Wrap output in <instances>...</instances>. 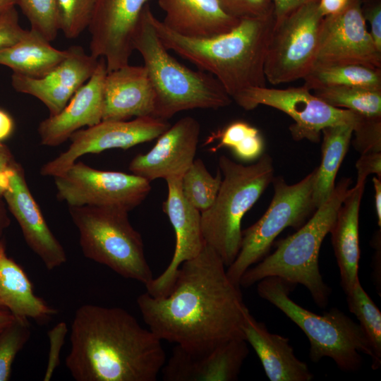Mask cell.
Returning <instances> with one entry per match:
<instances>
[{
	"instance_id": "cell-1",
	"label": "cell",
	"mask_w": 381,
	"mask_h": 381,
	"mask_svg": "<svg viewBox=\"0 0 381 381\" xmlns=\"http://www.w3.org/2000/svg\"><path fill=\"white\" fill-rule=\"evenodd\" d=\"M226 266L208 245L181 264L169 294L154 297L147 291L137 298L149 329L190 351H203L237 337L248 310L240 285L228 277Z\"/></svg>"
},
{
	"instance_id": "cell-2",
	"label": "cell",
	"mask_w": 381,
	"mask_h": 381,
	"mask_svg": "<svg viewBox=\"0 0 381 381\" xmlns=\"http://www.w3.org/2000/svg\"><path fill=\"white\" fill-rule=\"evenodd\" d=\"M66 366L76 381H156L162 340L126 310L85 304L75 311Z\"/></svg>"
},
{
	"instance_id": "cell-3",
	"label": "cell",
	"mask_w": 381,
	"mask_h": 381,
	"mask_svg": "<svg viewBox=\"0 0 381 381\" xmlns=\"http://www.w3.org/2000/svg\"><path fill=\"white\" fill-rule=\"evenodd\" d=\"M152 22L168 50L212 75L231 98L245 89L266 86L264 65L274 15L242 18L230 31L206 38L179 35L154 14Z\"/></svg>"
},
{
	"instance_id": "cell-4",
	"label": "cell",
	"mask_w": 381,
	"mask_h": 381,
	"mask_svg": "<svg viewBox=\"0 0 381 381\" xmlns=\"http://www.w3.org/2000/svg\"><path fill=\"white\" fill-rule=\"evenodd\" d=\"M152 14L146 4L133 35V47L143 57L154 90L153 116L167 121L183 111L229 106L232 99L217 78L190 69L169 53L156 32Z\"/></svg>"
},
{
	"instance_id": "cell-5",
	"label": "cell",
	"mask_w": 381,
	"mask_h": 381,
	"mask_svg": "<svg viewBox=\"0 0 381 381\" xmlns=\"http://www.w3.org/2000/svg\"><path fill=\"white\" fill-rule=\"evenodd\" d=\"M351 183V178H342L308 222L294 234L279 241L272 254L243 273L240 286L247 288L264 278L277 277L295 286L298 284L304 286L316 305L325 308L331 289L319 270L320 249Z\"/></svg>"
},
{
	"instance_id": "cell-6",
	"label": "cell",
	"mask_w": 381,
	"mask_h": 381,
	"mask_svg": "<svg viewBox=\"0 0 381 381\" xmlns=\"http://www.w3.org/2000/svg\"><path fill=\"white\" fill-rule=\"evenodd\" d=\"M218 164L222 183L212 205L201 212V228L205 243L227 267L241 248L242 219L272 181L274 166L267 153L247 166L222 155Z\"/></svg>"
},
{
	"instance_id": "cell-7",
	"label": "cell",
	"mask_w": 381,
	"mask_h": 381,
	"mask_svg": "<svg viewBox=\"0 0 381 381\" xmlns=\"http://www.w3.org/2000/svg\"><path fill=\"white\" fill-rule=\"evenodd\" d=\"M294 287L279 277H270L258 282L257 291L304 332L310 342L309 358L313 362L329 357L344 371L358 370L363 362L360 353L373 356L370 342L359 324L336 308L321 315L304 308L289 297Z\"/></svg>"
},
{
	"instance_id": "cell-8",
	"label": "cell",
	"mask_w": 381,
	"mask_h": 381,
	"mask_svg": "<svg viewBox=\"0 0 381 381\" xmlns=\"http://www.w3.org/2000/svg\"><path fill=\"white\" fill-rule=\"evenodd\" d=\"M69 213L87 258L145 286L154 278L141 235L131 225L128 212L82 206L69 207Z\"/></svg>"
},
{
	"instance_id": "cell-9",
	"label": "cell",
	"mask_w": 381,
	"mask_h": 381,
	"mask_svg": "<svg viewBox=\"0 0 381 381\" xmlns=\"http://www.w3.org/2000/svg\"><path fill=\"white\" fill-rule=\"evenodd\" d=\"M315 169L301 181L288 184L282 176L274 177V195L264 214L242 230L239 252L226 267L229 278L239 285L243 273L265 258L277 236L286 228L299 229L316 210L313 200Z\"/></svg>"
},
{
	"instance_id": "cell-10",
	"label": "cell",
	"mask_w": 381,
	"mask_h": 381,
	"mask_svg": "<svg viewBox=\"0 0 381 381\" xmlns=\"http://www.w3.org/2000/svg\"><path fill=\"white\" fill-rule=\"evenodd\" d=\"M319 0H308L286 16L274 20L264 65L274 85L303 79L316 61L323 18Z\"/></svg>"
},
{
	"instance_id": "cell-11",
	"label": "cell",
	"mask_w": 381,
	"mask_h": 381,
	"mask_svg": "<svg viewBox=\"0 0 381 381\" xmlns=\"http://www.w3.org/2000/svg\"><path fill=\"white\" fill-rule=\"evenodd\" d=\"M59 200L69 207H95L130 212L146 198L150 182L133 174L102 171L75 162L54 176Z\"/></svg>"
},
{
	"instance_id": "cell-12",
	"label": "cell",
	"mask_w": 381,
	"mask_h": 381,
	"mask_svg": "<svg viewBox=\"0 0 381 381\" xmlns=\"http://www.w3.org/2000/svg\"><path fill=\"white\" fill-rule=\"evenodd\" d=\"M305 87L286 89L253 87L232 97V100L245 110L265 105L280 110L294 121L289 126L292 138L318 143L322 130L327 126L350 124L353 128L361 115L352 111L333 107Z\"/></svg>"
},
{
	"instance_id": "cell-13",
	"label": "cell",
	"mask_w": 381,
	"mask_h": 381,
	"mask_svg": "<svg viewBox=\"0 0 381 381\" xmlns=\"http://www.w3.org/2000/svg\"><path fill=\"white\" fill-rule=\"evenodd\" d=\"M166 121L154 116L136 117L128 121H102L80 129L70 137L68 148L54 159L44 164L40 174L56 176L84 155L121 148L127 150L138 144L157 138L169 127Z\"/></svg>"
},
{
	"instance_id": "cell-14",
	"label": "cell",
	"mask_w": 381,
	"mask_h": 381,
	"mask_svg": "<svg viewBox=\"0 0 381 381\" xmlns=\"http://www.w3.org/2000/svg\"><path fill=\"white\" fill-rule=\"evenodd\" d=\"M315 63L381 68V52L367 29L361 0H351L341 11L323 18Z\"/></svg>"
},
{
	"instance_id": "cell-15",
	"label": "cell",
	"mask_w": 381,
	"mask_h": 381,
	"mask_svg": "<svg viewBox=\"0 0 381 381\" xmlns=\"http://www.w3.org/2000/svg\"><path fill=\"white\" fill-rule=\"evenodd\" d=\"M149 0H96L88 28L90 54L103 58L107 72L129 64L133 37Z\"/></svg>"
},
{
	"instance_id": "cell-16",
	"label": "cell",
	"mask_w": 381,
	"mask_h": 381,
	"mask_svg": "<svg viewBox=\"0 0 381 381\" xmlns=\"http://www.w3.org/2000/svg\"><path fill=\"white\" fill-rule=\"evenodd\" d=\"M181 179L166 180L168 193L162 203V210L174 229L176 244L168 266L161 274L145 285L146 291L154 297L167 295L181 264L196 257L206 245L202 233L201 212L184 198L181 191Z\"/></svg>"
},
{
	"instance_id": "cell-17",
	"label": "cell",
	"mask_w": 381,
	"mask_h": 381,
	"mask_svg": "<svg viewBox=\"0 0 381 381\" xmlns=\"http://www.w3.org/2000/svg\"><path fill=\"white\" fill-rule=\"evenodd\" d=\"M3 199L18 222L29 248L40 258L48 270L67 261L66 253L49 229L32 196L20 164L8 170V186Z\"/></svg>"
},
{
	"instance_id": "cell-18",
	"label": "cell",
	"mask_w": 381,
	"mask_h": 381,
	"mask_svg": "<svg viewBox=\"0 0 381 381\" xmlns=\"http://www.w3.org/2000/svg\"><path fill=\"white\" fill-rule=\"evenodd\" d=\"M66 50L64 60L42 78L15 73L11 75L13 87L40 100L49 109V116L62 111L75 92L90 78L99 63V58L86 54L80 46H71Z\"/></svg>"
},
{
	"instance_id": "cell-19",
	"label": "cell",
	"mask_w": 381,
	"mask_h": 381,
	"mask_svg": "<svg viewBox=\"0 0 381 381\" xmlns=\"http://www.w3.org/2000/svg\"><path fill=\"white\" fill-rule=\"evenodd\" d=\"M200 131L195 119L186 116L179 119L157 138L150 150L133 157L129 170L150 182L182 178L195 159Z\"/></svg>"
},
{
	"instance_id": "cell-20",
	"label": "cell",
	"mask_w": 381,
	"mask_h": 381,
	"mask_svg": "<svg viewBox=\"0 0 381 381\" xmlns=\"http://www.w3.org/2000/svg\"><path fill=\"white\" fill-rule=\"evenodd\" d=\"M237 337L203 351H190L176 345L161 370L165 381H234L249 350Z\"/></svg>"
},
{
	"instance_id": "cell-21",
	"label": "cell",
	"mask_w": 381,
	"mask_h": 381,
	"mask_svg": "<svg viewBox=\"0 0 381 381\" xmlns=\"http://www.w3.org/2000/svg\"><path fill=\"white\" fill-rule=\"evenodd\" d=\"M107 74L105 61L99 58L92 75L75 92L62 111L40 123L38 133L42 145H60L82 127H90L102 121Z\"/></svg>"
},
{
	"instance_id": "cell-22",
	"label": "cell",
	"mask_w": 381,
	"mask_h": 381,
	"mask_svg": "<svg viewBox=\"0 0 381 381\" xmlns=\"http://www.w3.org/2000/svg\"><path fill=\"white\" fill-rule=\"evenodd\" d=\"M155 93L145 68L129 64L107 72L102 121L153 116Z\"/></svg>"
},
{
	"instance_id": "cell-23",
	"label": "cell",
	"mask_w": 381,
	"mask_h": 381,
	"mask_svg": "<svg viewBox=\"0 0 381 381\" xmlns=\"http://www.w3.org/2000/svg\"><path fill=\"white\" fill-rule=\"evenodd\" d=\"M245 340L258 355L270 381H310L308 365L296 358L289 339L270 332L265 323L246 312L242 325Z\"/></svg>"
},
{
	"instance_id": "cell-24",
	"label": "cell",
	"mask_w": 381,
	"mask_h": 381,
	"mask_svg": "<svg viewBox=\"0 0 381 381\" xmlns=\"http://www.w3.org/2000/svg\"><path fill=\"white\" fill-rule=\"evenodd\" d=\"M162 23L187 37L206 38L232 30L241 19L228 14L218 0H158Z\"/></svg>"
},
{
	"instance_id": "cell-25",
	"label": "cell",
	"mask_w": 381,
	"mask_h": 381,
	"mask_svg": "<svg viewBox=\"0 0 381 381\" xmlns=\"http://www.w3.org/2000/svg\"><path fill=\"white\" fill-rule=\"evenodd\" d=\"M365 183H356L349 188L340 205L329 231L339 269L341 285L346 294L358 282L360 249L359 210Z\"/></svg>"
},
{
	"instance_id": "cell-26",
	"label": "cell",
	"mask_w": 381,
	"mask_h": 381,
	"mask_svg": "<svg viewBox=\"0 0 381 381\" xmlns=\"http://www.w3.org/2000/svg\"><path fill=\"white\" fill-rule=\"evenodd\" d=\"M0 309L40 322L58 313L35 294L26 272L7 255L4 241L0 243Z\"/></svg>"
},
{
	"instance_id": "cell-27",
	"label": "cell",
	"mask_w": 381,
	"mask_h": 381,
	"mask_svg": "<svg viewBox=\"0 0 381 381\" xmlns=\"http://www.w3.org/2000/svg\"><path fill=\"white\" fill-rule=\"evenodd\" d=\"M67 55L50 44L44 37L31 29L16 43L0 49V65L15 73L30 78H42L56 67Z\"/></svg>"
},
{
	"instance_id": "cell-28",
	"label": "cell",
	"mask_w": 381,
	"mask_h": 381,
	"mask_svg": "<svg viewBox=\"0 0 381 381\" xmlns=\"http://www.w3.org/2000/svg\"><path fill=\"white\" fill-rule=\"evenodd\" d=\"M353 126L341 124L322 130L321 162L315 169L313 200L315 209L331 195L335 179L345 157L353 135Z\"/></svg>"
},
{
	"instance_id": "cell-29",
	"label": "cell",
	"mask_w": 381,
	"mask_h": 381,
	"mask_svg": "<svg viewBox=\"0 0 381 381\" xmlns=\"http://www.w3.org/2000/svg\"><path fill=\"white\" fill-rule=\"evenodd\" d=\"M303 79L310 90L337 85L381 90V68L360 64L315 63Z\"/></svg>"
},
{
	"instance_id": "cell-30",
	"label": "cell",
	"mask_w": 381,
	"mask_h": 381,
	"mask_svg": "<svg viewBox=\"0 0 381 381\" xmlns=\"http://www.w3.org/2000/svg\"><path fill=\"white\" fill-rule=\"evenodd\" d=\"M327 104L365 116H381V90L356 86H327L312 90Z\"/></svg>"
},
{
	"instance_id": "cell-31",
	"label": "cell",
	"mask_w": 381,
	"mask_h": 381,
	"mask_svg": "<svg viewBox=\"0 0 381 381\" xmlns=\"http://www.w3.org/2000/svg\"><path fill=\"white\" fill-rule=\"evenodd\" d=\"M346 296L349 311L356 316L370 342L373 351L372 369L377 370L381 365L380 310L365 291L360 281Z\"/></svg>"
},
{
	"instance_id": "cell-32",
	"label": "cell",
	"mask_w": 381,
	"mask_h": 381,
	"mask_svg": "<svg viewBox=\"0 0 381 381\" xmlns=\"http://www.w3.org/2000/svg\"><path fill=\"white\" fill-rule=\"evenodd\" d=\"M222 175L219 169L212 176L201 159H195L183 174L181 191L186 200L200 212L207 210L214 202Z\"/></svg>"
},
{
	"instance_id": "cell-33",
	"label": "cell",
	"mask_w": 381,
	"mask_h": 381,
	"mask_svg": "<svg viewBox=\"0 0 381 381\" xmlns=\"http://www.w3.org/2000/svg\"><path fill=\"white\" fill-rule=\"evenodd\" d=\"M212 136L219 139V142L216 147L210 149L212 152L228 147L243 161L258 159L265 150L264 140L259 130L245 121L232 122Z\"/></svg>"
},
{
	"instance_id": "cell-34",
	"label": "cell",
	"mask_w": 381,
	"mask_h": 381,
	"mask_svg": "<svg viewBox=\"0 0 381 381\" xmlns=\"http://www.w3.org/2000/svg\"><path fill=\"white\" fill-rule=\"evenodd\" d=\"M31 336L29 319H15L0 332V381L11 377L12 365Z\"/></svg>"
},
{
	"instance_id": "cell-35",
	"label": "cell",
	"mask_w": 381,
	"mask_h": 381,
	"mask_svg": "<svg viewBox=\"0 0 381 381\" xmlns=\"http://www.w3.org/2000/svg\"><path fill=\"white\" fill-rule=\"evenodd\" d=\"M95 1L56 0L59 30L66 38H76L88 28Z\"/></svg>"
},
{
	"instance_id": "cell-36",
	"label": "cell",
	"mask_w": 381,
	"mask_h": 381,
	"mask_svg": "<svg viewBox=\"0 0 381 381\" xmlns=\"http://www.w3.org/2000/svg\"><path fill=\"white\" fill-rule=\"evenodd\" d=\"M31 29L48 41H53L59 31L56 0H17Z\"/></svg>"
},
{
	"instance_id": "cell-37",
	"label": "cell",
	"mask_w": 381,
	"mask_h": 381,
	"mask_svg": "<svg viewBox=\"0 0 381 381\" xmlns=\"http://www.w3.org/2000/svg\"><path fill=\"white\" fill-rule=\"evenodd\" d=\"M353 134V145L361 155L381 152V116L361 115Z\"/></svg>"
},
{
	"instance_id": "cell-38",
	"label": "cell",
	"mask_w": 381,
	"mask_h": 381,
	"mask_svg": "<svg viewBox=\"0 0 381 381\" xmlns=\"http://www.w3.org/2000/svg\"><path fill=\"white\" fill-rule=\"evenodd\" d=\"M222 8L238 19L274 15L272 0H218Z\"/></svg>"
},
{
	"instance_id": "cell-39",
	"label": "cell",
	"mask_w": 381,
	"mask_h": 381,
	"mask_svg": "<svg viewBox=\"0 0 381 381\" xmlns=\"http://www.w3.org/2000/svg\"><path fill=\"white\" fill-rule=\"evenodd\" d=\"M68 332L67 324L62 321L57 323L47 332L49 348L43 379L44 381L50 380L60 363L61 351Z\"/></svg>"
},
{
	"instance_id": "cell-40",
	"label": "cell",
	"mask_w": 381,
	"mask_h": 381,
	"mask_svg": "<svg viewBox=\"0 0 381 381\" xmlns=\"http://www.w3.org/2000/svg\"><path fill=\"white\" fill-rule=\"evenodd\" d=\"M27 32L20 25L15 8L0 15V49L16 43Z\"/></svg>"
},
{
	"instance_id": "cell-41",
	"label": "cell",
	"mask_w": 381,
	"mask_h": 381,
	"mask_svg": "<svg viewBox=\"0 0 381 381\" xmlns=\"http://www.w3.org/2000/svg\"><path fill=\"white\" fill-rule=\"evenodd\" d=\"M362 11L365 21H368L369 31L377 48L381 52V1L380 0L362 1Z\"/></svg>"
},
{
	"instance_id": "cell-42",
	"label": "cell",
	"mask_w": 381,
	"mask_h": 381,
	"mask_svg": "<svg viewBox=\"0 0 381 381\" xmlns=\"http://www.w3.org/2000/svg\"><path fill=\"white\" fill-rule=\"evenodd\" d=\"M356 183H365L367 177L373 174L381 179V152L361 154L356 162Z\"/></svg>"
},
{
	"instance_id": "cell-43",
	"label": "cell",
	"mask_w": 381,
	"mask_h": 381,
	"mask_svg": "<svg viewBox=\"0 0 381 381\" xmlns=\"http://www.w3.org/2000/svg\"><path fill=\"white\" fill-rule=\"evenodd\" d=\"M16 162L9 148L0 143V199L8 186V170Z\"/></svg>"
},
{
	"instance_id": "cell-44",
	"label": "cell",
	"mask_w": 381,
	"mask_h": 381,
	"mask_svg": "<svg viewBox=\"0 0 381 381\" xmlns=\"http://www.w3.org/2000/svg\"><path fill=\"white\" fill-rule=\"evenodd\" d=\"M308 0H272L274 20H279Z\"/></svg>"
},
{
	"instance_id": "cell-45",
	"label": "cell",
	"mask_w": 381,
	"mask_h": 381,
	"mask_svg": "<svg viewBox=\"0 0 381 381\" xmlns=\"http://www.w3.org/2000/svg\"><path fill=\"white\" fill-rule=\"evenodd\" d=\"M351 0H319L318 9L322 17L341 11Z\"/></svg>"
},
{
	"instance_id": "cell-46",
	"label": "cell",
	"mask_w": 381,
	"mask_h": 381,
	"mask_svg": "<svg viewBox=\"0 0 381 381\" xmlns=\"http://www.w3.org/2000/svg\"><path fill=\"white\" fill-rule=\"evenodd\" d=\"M14 130V121L11 116L0 109V143L8 139Z\"/></svg>"
},
{
	"instance_id": "cell-47",
	"label": "cell",
	"mask_w": 381,
	"mask_h": 381,
	"mask_svg": "<svg viewBox=\"0 0 381 381\" xmlns=\"http://www.w3.org/2000/svg\"><path fill=\"white\" fill-rule=\"evenodd\" d=\"M373 183L375 190V206L377 224L381 227V179L373 176Z\"/></svg>"
},
{
	"instance_id": "cell-48",
	"label": "cell",
	"mask_w": 381,
	"mask_h": 381,
	"mask_svg": "<svg viewBox=\"0 0 381 381\" xmlns=\"http://www.w3.org/2000/svg\"><path fill=\"white\" fill-rule=\"evenodd\" d=\"M9 224L10 219L2 199H0V243L3 241L4 232L8 227Z\"/></svg>"
},
{
	"instance_id": "cell-49",
	"label": "cell",
	"mask_w": 381,
	"mask_h": 381,
	"mask_svg": "<svg viewBox=\"0 0 381 381\" xmlns=\"http://www.w3.org/2000/svg\"><path fill=\"white\" fill-rule=\"evenodd\" d=\"M15 319V316L9 311L0 309V332Z\"/></svg>"
},
{
	"instance_id": "cell-50",
	"label": "cell",
	"mask_w": 381,
	"mask_h": 381,
	"mask_svg": "<svg viewBox=\"0 0 381 381\" xmlns=\"http://www.w3.org/2000/svg\"><path fill=\"white\" fill-rule=\"evenodd\" d=\"M17 0H0V15L15 8Z\"/></svg>"
},
{
	"instance_id": "cell-51",
	"label": "cell",
	"mask_w": 381,
	"mask_h": 381,
	"mask_svg": "<svg viewBox=\"0 0 381 381\" xmlns=\"http://www.w3.org/2000/svg\"><path fill=\"white\" fill-rule=\"evenodd\" d=\"M361 1H363V0H361Z\"/></svg>"
}]
</instances>
